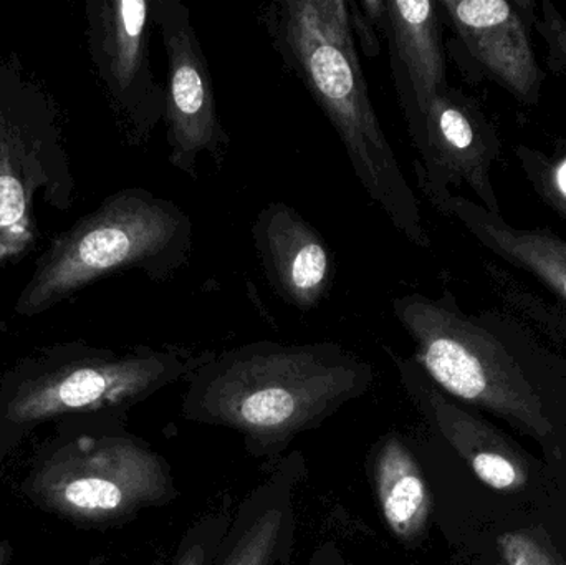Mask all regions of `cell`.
<instances>
[{
	"mask_svg": "<svg viewBox=\"0 0 566 565\" xmlns=\"http://www.w3.org/2000/svg\"><path fill=\"white\" fill-rule=\"evenodd\" d=\"M375 384L371 364L335 342H254L212 354L188 377L181 415L228 428L254 458H275Z\"/></svg>",
	"mask_w": 566,
	"mask_h": 565,
	"instance_id": "obj_1",
	"label": "cell"
},
{
	"mask_svg": "<svg viewBox=\"0 0 566 565\" xmlns=\"http://www.w3.org/2000/svg\"><path fill=\"white\" fill-rule=\"evenodd\" d=\"M255 251L269 285L286 304L310 312L333 281V261L319 232L286 202L265 206L252 226Z\"/></svg>",
	"mask_w": 566,
	"mask_h": 565,
	"instance_id": "obj_13",
	"label": "cell"
},
{
	"mask_svg": "<svg viewBox=\"0 0 566 565\" xmlns=\"http://www.w3.org/2000/svg\"><path fill=\"white\" fill-rule=\"evenodd\" d=\"M499 258L534 274L566 301V239L545 229H515L471 199L449 192L436 202Z\"/></svg>",
	"mask_w": 566,
	"mask_h": 565,
	"instance_id": "obj_16",
	"label": "cell"
},
{
	"mask_svg": "<svg viewBox=\"0 0 566 565\" xmlns=\"http://www.w3.org/2000/svg\"><path fill=\"white\" fill-rule=\"evenodd\" d=\"M505 565H564L531 533H507L499 540Z\"/></svg>",
	"mask_w": 566,
	"mask_h": 565,
	"instance_id": "obj_20",
	"label": "cell"
},
{
	"mask_svg": "<svg viewBox=\"0 0 566 565\" xmlns=\"http://www.w3.org/2000/svg\"><path fill=\"white\" fill-rule=\"evenodd\" d=\"M472 56L525 105L541 100L542 72L532 45V13L524 2L439 0Z\"/></svg>",
	"mask_w": 566,
	"mask_h": 565,
	"instance_id": "obj_12",
	"label": "cell"
},
{
	"mask_svg": "<svg viewBox=\"0 0 566 565\" xmlns=\"http://www.w3.org/2000/svg\"><path fill=\"white\" fill-rule=\"evenodd\" d=\"M366 17L378 23L389 43V63L409 135L424 151V119L432 100L448 88L438 2L366 0Z\"/></svg>",
	"mask_w": 566,
	"mask_h": 565,
	"instance_id": "obj_11",
	"label": "cell"
},
{
	"mask_svg": "<svg viewBox=\"0 0 566 565\" xmlns=\"http://www.w3.org/2000/svg\"><path fill=\"white\" fill-rule=\"evenodd\" d=\"M234 511H218L196 521L182 536L171 565H212Z\"/></svg>",
	"mask_w": 566,
	"mask_h": 565,
	"instance_id": "obj_18",
	"label": "cell"
},
{
	"mask_svg": "<svg viewBox=\"0 0 566 565\" xmlns=\"http://www.w3.org/2000/svg\"><path fill=\"white\" fill-rule=\"evenodd\" d=\"M424 132V151L415 166L426 198L436 205L451 192V186L464 182L481 199L482 208L502 216L491 179L502 143L479 103L448 86L429 105Z\"/></svg>",
	"mask_w": 566,
	"mask_h": 565,
	"instance_id": "obj_10",
	"label": "cell"
},
{
	"mask_svg": "<svg viewBox=\"0 0 566 565\" xmlns=\"http://www.w3.org/2000/svg\"><path fill=\"white\" fill-rule=\"evenodd\" d=\"M395 362L412 400L485 486L501 493L527 486V468L521 454L495 428L448 398L415 360L395 355Z\"/></svg>",
	"mask_w": 566,
	"mask_h": 565,
	"instance_id": "obj_15",
	"label": "cell"
},
{
	"mask_svg": "<svg viewBox=\"0 0 566 565\" xmlns=\"http://www.w3.org/2000/svg\"><path fill=\"white\" fill-rule=\"evenodd\" d=\"M86 45L126 142L143 146L165 118V85L149 55L151 0H86Z\"/></svg>",
	"mask_w": 566,
	"mask_h": 565,
	"instance_id": "obj_8",
	"label": "cell"
},
{
	"mask_svg": "<svg viewBox=\"0 0 566 565\" xmlns=\"http://www.w3.org/2000/svg\"><path fill=\"white\" fill-rule=\"evenodd\" d=\"M271 30L286 65L295 70L338 133L353 171L396 231L419 248H429L418 199L399 168L373 108L355 43L339 46L323 39L300 0L272 6Z\"/></svg>",
	"mask_w": 566,
	"mask_h": 565,
	"instance_id": "obj_3",
	"label": "cell"
},
{
	"mask_svg": "<svg viewBox=\"0 0 566 565\" xmlns=\"http://www.w3.org/2000/svg\"><path fill=\"white\" fill-rule=\"evenodd\" d=\"M153 22L161 33L168 59L165 93L166 139L172 168L198 179L202 153L224 158L231 138L222 126L208 59L181 0H151Z\"/></svg>",
	"mask_w": 566,
	"mask_h": 565,
	"instance_id": "obj_9",
	"label": "cell"
},
{
	"mask_svg": "<svg viewBox=\"0 0 566 565\" xmlns=\"http://www.w3.org/2000/svg\"><path fill=\"white\" fill-rule=\"evenodd\" d=\"M308 565H355L349 563L333 543H325L313 551Z\"/></svg>",
	"mask_w": 566,
	"mask_h": 565,
	"instance_id": "obj_22",
	"label": "cell"
},
{
	"mask_svg": "<svg viewBox=\"0 0 566 565\" xmlns=\"http://www.w3.org/2000/svg\"><path fill=\"white\" fill-rule=\"evenodd\" d=\"M522 163L528 178L541 192L545 201L551 202L552 208L557 209L566 219V158L551 165L544 156L537 155L532 149L521 148Z\"/></svg>",
	"mask_w": 566,
	"mask_h": 565,
	"instance_id": "obj_19",
	"label": "cell"
},
{
	"mask_svg": "<svg viewBox=\"0 0 566 565\" xmlns=\"http://www.w3.org/2000/svg\"><path fill=\"white\" fill-rule=\"evenodd\" d=\"M392 314L416 345V364L455 400L484 408L535 440L551 437L542 398L518 362L458 307L452 294L392 299Z\"/></svg>",
	"mask_w": 566,
	"mask_h": 565,
	"instance_id": "obj_5",
	"label": "cell"
},
{
	"mask_svg": "<svg viewBox=\"0 0 566 565\" xmlns=\"http://www.w3.org/2000/svg\"><path fill=\"white\" fill-rule=\"evenodd\" d=\"M535 27L548 45V62L552 69H566V20L554 3H542V19H535Z\"/></svg>",
	"mask_w": 566,
	"mask_h": 565,
	"instance_id": "obj_21",
	"label": "cell"
},
{
	"mask_svg": "<svg viewBox=\"0 0 566 565\" xmlns=\"http://www.w3.org/2000/svg\"><path fill=\"white\" fill-rule=\"evenodd\" d=\"M368 471L386 527L401 543H418L431 521L432 498L415 453L398 435H385L369 453Z\"/></svg>",
	"mask_w": 566,
	"mask_h": 565,
	"instance_id": "obj_17",
	"label": "cell"
},
{
	"mask_svg": "<svg viewBox=\"0 0 566 565\" xmlns=\"http://www.w3.org/2000/svg\"><path fill=\"white\" fill-rule=\"evenodd\" d=\"M305 474L300 454L279 461L235 508L212 565H293L295 491Z\"/></svg>",
	"mask_w": 566,
	"mask_h": 565,
	"instance_id": "obj_14",
	"label": "cell"
},
{
	"mask_svg": "<svg viewBox=\"0 0 566 565\" xmlns=\"http://www.w3.org/2000/svg\"><path fill=\"white\" fill-rule=\"evenodd\" d=\"M192 242L195 226L181 206L138 186L119 189L50 241L13 312L45 314L118 272L168 281L188 264Z\"/></svg>",
	"mask_w": 566,
	"mask_h": 565,
	"instance_id": "obj_2",
	"label": "cell"
},
{
	"mask_svg": "<svg viewBox=\"0 0 566 565\" xmlns=\"http://www.w3.org/2000/svg\"><path fill=\"white\" fill-rule=\"evenodd\" d=\"M75 195L59 105L0 52V274L35 249L40 208L69 211Z\"/></svg>",
	"mask_w": 566,
	"mask_h": 565,
	"instance_id": "obj_4",
	"label": "cell"
},
{
	"mask_svg": "<svg viewBox=\"0 0 566 565\" xmlns=\"http://www.w3.org/2000/svg\"><path fill=\"white\" fill-rule=\"evenodd\" d=\"M214 352L138 347L125 354L60 345L27 362L10 385L7 417L15 423L88 411L125 410L189 375Z\"/></svg>",
	"mask_w": 566,
	"mask_h": 565,
	"instance_id": "obj_6",
	"label": "cell"
},
{
	"mask_svg": "<svg viewBox=\"0 0 566 565\" xmlns=\"http://www.w3.org/2000/svg\"><path fill=\"white\" fill-rule=\"evenodd\" d=\"M36 488L53 510L92 523L126 520L179 496L168 461L122 435L73 441L43 467Z\"/></svg>",
	"mask_w": 566,
	"mask_h": 565,
	"instance_id": "obj_7",
	"label": "cell"
}]
</instances>
